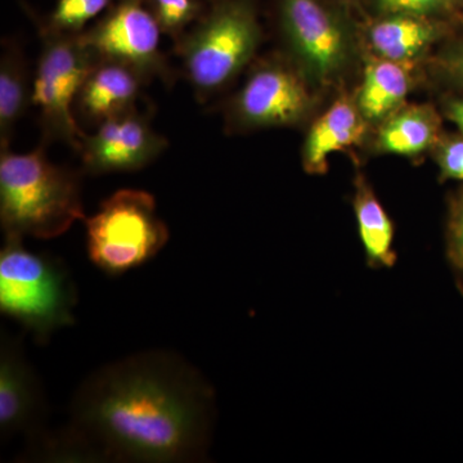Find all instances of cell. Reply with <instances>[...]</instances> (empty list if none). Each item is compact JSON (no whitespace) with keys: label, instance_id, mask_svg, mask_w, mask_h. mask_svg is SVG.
Returning <instances> with one entry per match:
<instances>
[{"label":"cell","instance_id":"6da1fadb","mask_svg":"<svg viewBox=\"0 0 463 463\" xmlns=\"http://www.w3.org/2000/svg\"><path fill=\"white\" fill-rule=\"evenodd\" d=\"M215 395L203 373L169 350L103 365L76 390L70 421L48 435L47 461L185 463L206 458Z\"/></svg>","mask_w":463,"mask_h":463},{"label":"cell","instance_id":"7a4b0ae2","mask_svg":"<svg viewBox=\"0 0 463 463\" xmlns=\"http://www.w3.org/2000/svg\"><path fill=\"white\" fill-rule=\"evenodd\" d=\"M81 176L58 166L44 146L26 154L0 152V222L5 234L52 240L84 221Z\"/></svg>","mask_w":463,"mask_h":463},{"label":"cell","instance_id":"3957f363","mask_svg":"<svg viewBox=\"0 0 463 463\" xmlns=\"http://www.w3.org/2000/svg\"><path fill=\"white\" fill-rule=\"evenodd\" d=\"M78 303L66 265L24 246V237L5 234L0 250V310L47 343L54 332L74 325Z\"/></svg>","mask_w":463,"mask_h":463},{"label":"cell","instance_id":"277c9868","mask_svg":"<svg viewBox=\"0 0 463 463\" xmlns=\"http://www.w3.org/2000/svg\"><path fill=\"white\" fill-rule=\"evenodd\" d=\"M260 42L254 8L248 0L219 2L175 43L183 74L197 99L223 90L254 56Z\"/></svg>","mask_w":463,"mask_h":463},{"label":"cell","instance_id":"5b68a950","mask_svg":"<svg viewBox=\"0 0 463 463\" xmlns=\"http://www.w3.org/2000/svg\"><path fill=\"white\" fill-rule=\"evenodd\" d=\"M83 222L88 257L108 276H121L148 263L170 237L157 215L155 197L132 188L116 191Z\"/></svg>","mask_w":463,"mask_h":463},{"label":"cell","instance_id":"8992f818","mask_svg":"<svg viewBox=\"0 0 463 463\" xmlns=\"http://www.w3.org/2000/svg\"><path fill=\"white\" fill-rule=\"evenodd\" d=\"M99 60L80 35H43L32 106L38 111L45 142H63L80 152L85 133L76 121L75 103Z\"/></svg>","mask_w":463,"mask_h":463},{"label":"cell","instance_id":"52a82bcc","mask_svg":"<svg viewBox=\"0 0 463 463\" xmlns=\"http://www.w3.org/2000/svg\"><path fill=\"white\" fill-rule=\"evenodd\" d=\"M163 33L146 0H118L80 36L97 56L130 67L146 84L154 79L169 83L173 71L161 52Z\"/></svg>","mask_w":463,"mask_h":463},{"label":"cell","instance_id":"ba28073f","mask_svg":"<svg viewBox=\"0 0 463 463\" xmlns=\"http://www.w3.org/2000/svg\"><path fill=\"white\" fill-rule=\"evenodd\" d=\"M166 148V139L137 109L97 125L93 134H85L79 155L84 172L99 175L141 170Z\"/></svg>","mask_w":463,"mask_h":463},{"label":"cell","instance_id":"9c48e42d","mask_svg":"<svg viewBox=\"0 0 463 463\" xmlns=\"http://www.w3.org/2000/svg\"><path fill=\"white\" fill-rule=\"evenodd\" d=\"M283 33L307 72L328 80L339 74L349 54L345 27L319 0H281Z\"/></svg>","mask_w":463,"mask_h":463},{"label":"cell","instance_id":"30bf717a","mask_svg":"<svg viewBox=\"0 0 463 463\" xmlns=\"http://www.w3.org/2000/svg\"><path fill=\"white\" fill-rule=\"evenodd\" d=\"M309 108V91L300 78L279 63H267L241 88L230 118L243 128L283 127L298 123Z\"/></svg>","mask_w":463,"mask_h":463},{"label":"cell","instance_id":"8fae6325","mask_svg":"<svg viewBox=\"0 0 463 463\" xmlns=\"http://www.w3.org/2000/svg\"><path fill=\"white\" fill-rule=\"evenodd\" d=\"M0 438L16 434L32 439L43 431L45 401L38 377L27 362L21 341L0 337Z\"/></svg>","mask_w":463,"mask_h":463},{"label":"cell","instance_id":"7c38bea8","mask_svg":"<svg viewBox=\"0 0 463 463\" xmlns=\"http://www.w3.org/2000/svg\"><path fill=\"white\" fill-rule=\"evenodd\" d=\"M145 80L130 67L99 58L85 79L75 103L83 120L99 125L137 109Z\"/></svg>","mask_w":463,"mask_h":463},{"label":"cell","instance_id":"4fadbf2b","mask_svg":"<svg viewBox=\"0 0 463 463\" xmlns=\"http://www.w3.org/2000/svg\"><path fill=\"white\" fill-rule=\"evenodd\" d=\"M364 132V118L359 109L349 99L337 100L307 133L303 152L304 169L316 175L325 174L328 157L361 142Z\"/></svg>","mask_w":463,"mask_h":463},{"label":"cell","instance_id":"5bb4252c","mask_svg":"<svg viewBox=\"0 0 463 463\" xmlns=\"http://www.w3.org/2000/svg\"><path fill=\"white\" fill-rule=\"evenodd\" d=\"M440 33L426 17L390 14L371 27L370 43L379 58L403 63L421 56Z\"/></svg>","mask_w":463,"mask_h":463},{"label":"cell","instance_id":"9a60e30c","mask_svg":"<svg viewBox=\"0 0 463 463\" xmlns=\"http://www.w3.org/2000/svg\"><path fill=\"white\" fill-rule=\"evenodd\" d=\"M33 81L23 52L14 43L3 44L0 60V147H11L14 127L32 106Z\"/></svg>","mask_w":463,"mask_h":463},{"label":"cell","instance_id":"2e32d148","mask_svg":"<svg viewBox=\"0 0 463 463\" xmlns=\"http://www.w3.org/2000/svg\"><path fill=\"white\" fill-rule=\"evenodd\" d=\"M410 88V75L402 63L379 58L365 69L356 108L367 120H383L403 103Z\"/></svg>","mask_w":463,"mask_h":463},{"label":"cell","instance_id":"e0dca14e","mask_svg":"<svg viewBox=\"0 0 463 463\" xmlns=\"http://www.w3.org/2000/svg\"><path fill=\"white\" fill-rule=\"evenodd\" d=\"M354 210L368 265L392 267L397 261L392 250L394 227L364 176H358L355 182Z\"/></svg>","mask_w":463,"mask_h":463},{"label":"cell","instance_id":"ac0fdd59","mask_svg":"<svg viewBox=\"0 0 463 463\" xmlns=\"http://www.w3.org/2000/svg\"><path fill=\"white\" fill-rule=\"evenodd\" d=\"M439 118L428 106H413L392 116L379 134V147L389 154L416 156L438 138Z\"/></svg>","mask_w":463,"mask_h":463},{"label":"cell","instance_id":"d6986e66","mask_svg":"<svg viewBox=\"0 0 463 463\" xmlns=\"http://www.w3.org/2000/svg\"><path fill=\"white\" fill-rule=\"evenodd\" d=\"M112 0H56L42 35H80L88 24L111 7Z\"/></svg>","mask_w":463,"mask_h":463},{"label":"cell","instance_id":"ffe728a7","mask_svg":"<svg viewBox=\"0 0 463 463\" xmlns=\"http://www.w3.org/2000/svg\"><path fill=\"white\" fill-rule=\"evenodd\" d=\"M163 33L179 42L203 17L200 0H146Z\"/></svg>","mask_w":463,"mask_h":463},{"label":"cell","instance_id":"44dd1931","mask_svg":"<svg viewBox=\"0 0 463 463\" xmlns=\"http://www.w3.org/2000/svg\"><path fill=\"white\" fill-rule=\"evenodd\" d=\"M448 255L455 267L463 270V192L450 203L448 222Z\"/></svg>","mask_w":463,"mask_h":463},{"label":"cell","instance_id":"7402d4cb","mask_svg":"<svg viewBox=\"0 0 463 463\" xmlns=\"http://www.w3.org/2000/svg\"><path fill=\"white\" fill-rule=\"evenodd\" d=\"M380 8L390 14H412L426 17L446 11L453 0H377Z\"/></svg>","mask_w":463,"mask_h":463},{"label":"cell","instance_id":"603a6c76","mask_svg":"<svg viewBox=\"0 0 463 463\" xmlns=\"http://www.w3.org/2000/svg\"><path fill=\"white\" fill-rule=\"evenodd\" d=\"M441 178L463 182V139H450L441 146L438 154Z\"/></svg>","mask_w":463,"mask_h":463},{"label":"cell","instance_id":"cb8c5ba5","mask_svg":"<svg viewBox=\"0 0 463 463\" xmlns=\"http://www.w3.org/2000/svg\"><path fill=\"white\" fill-rule=\"evenodd\" d=\"M448 116L463 133V99L453 100L448 106Z\"/></svg>","mask_w":463,"mask_h":463},{"label":"cell","instance_id":"d4e9b609","mask_svg":"<svg viewBox=\"0 0 463 463\" xmlns=\"http://www.w3.org/2000/svg\"><path fill=\"white\" fill-rule=\"evenodd\" d=\"M449 66L453 76L463 85V44L453 53Z\"/></svg>","mask_w":463,"mask_h":463}]
</instances>
